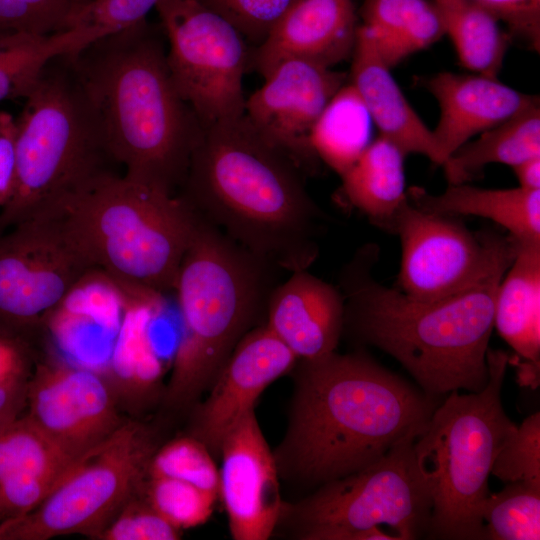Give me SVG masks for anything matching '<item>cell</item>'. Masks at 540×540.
Segmentation results:
<instances>
[{
	"label": "cell",
	"mask_w": 540,
	"mask_h": 540,
	"mask_svg": "<svg viewBox=\"0 0 540 540\" xmlns=\"http://www.w3.org/2000/svg\"><path fill=\"white\" fill-rule=\"evenodd\" d=\"M287 427L273 450L279 477L317 488L376 462L419 434L442 401L364 352L298 360Z\"/></svg>",
	"instance_id": "obj_1"
},
{
	"label": "cell",
	"mask_w": 540,
	"mask_h": 540,
	"mask_svg": "<svg viewBox=\"0 0 540 540\" xmlns=\"http://www.w3.org/2000/svg\"><path fill=\"white\" fill-rule=\"evenodd\" d=\"M304 175L243 115L201 127L177 195L239 246L291 273L317 259L327 220Z\"/></svg>",
	"instance_id": "obj_2"
},
{
	"label": "cell",
	"mask_w": 540,
	"mask_h": 540,
	"mask_svg": "<svg viewBox=\"0 0 540 540\" xmlns=\"http://www.w3.org/2000/svg\"><path fill=\"white\" fill-rule=\"evenodd\" d=\"M106 150L126 176L176 195L201 126L171 78L147 22L71 55Z\"/></svg>",
	"instance_id": "obj_3"
},
{
	"label": "cell",
	"mask_w": 540,
	"mask_h": 540,
	"mask_svg": "<svg viewBox=\"0 0 540 540\" xmlns=\"http://www.w3.org/2000/svg\"><path fill=\"white\" fill-rule=\"evenodd\" d=\"M375 256V246H364L342 269L343 335L392 356L428 395L481 391L489 380L487 353L502 278L444 299L418 300L373 278Z\"/></svg>",
	"instance_id": "obj_4"
},
{
	"label": "cell",
	"mask_w": 540,
	"mask_h": 540,
	"mask_svg": "<svg viewBox=\"0 0 540 540\" xmlns=\"http://www.w3.org/2000/svg\"><path fill=\"white\" fill-rule=\"evenodd\" d=\"M280 272L197 216L174 289L181 333L162 408L189 413L202 399L241 338L264 323Z\"/></svg>",
	"instance_id": "obj_5"
},
{
	"label": "cell",
	"mask_w": 540,
	"mask_h": 540,
	"mask_svg": "<svg viewBox=\"0 0 540 540\" xmlns=\"http://www.w3.org/2000/svg\"><path fill=\"white\" fill-rule=\"evenodd\" d=\"M53 210L95 270L141 294L174 291L197 222L180 196L108 172Z\"/></svg>",
	"instance_id": "obj_6"
},
{
	"label": "cell",
	"mask_w": 540,
	"mask_h": 540,
	"mask_svg": "<svg viewBox=\"0 0 540 540\" xmlns=\"http://www.w3.org/2000/svg\"><path fill=\"white\" fill-rule=\"evenodd\" d=\"M509 355L489 348V380L479 392L453 391L414 440L419 471L432 500L427 538L482 540V508L495 458L517 425L502 401Z\"/></svg>",
	"instance_id": "obj_7"
},
{
	"label": "cell",
	"mask_w": 540,
	"mask_h": 540,
	"mask_svg": "<svg viewBox=\"0 0 540 540\" xmlns=\"http://www.w3.org/2000/svg\"><path fill=\"white\" fill-rule=\"evenodd\" d=\"M71 55L45 67L16 118V180L0 209V233L112 172L108 162L114 161Z\"/></svg>",
	"instance_id": "obj_8"
},
{
	"label": "cell",
	"mask_w": 540,
	"mask_h": 540,
	"mask_svg": "<svg viewBox=\"0 0 540 540\" xmlns=\"http://www.w3.org/2000/svg\"><path fill=\"white\" fill-rule=\"evenodd\" d=\"M410 434L368 467L285 503L278 525L301 540H415L427 536L432 500Z\"/></svg>",
	"instance_id": "obj_9"
},
{
	"label": "cell",
	"mask_w": 540,
	"mask_h": 540,
	"mask_svg": "<svg viewBox=\"0 0 540 540\" xmlns=\"http://www.w3.org/2000/svg\"><path fill=\"white\" fill-rule=\"evenodd\" d=\"M158 429L127 419L76 459L46 499L28 514L0 524V540H47L82 534L98 538L121 508L142 492Z\"/></svg>",
	"instance_id": "obj_10"
},
{
	"label": "cell",
	"mask_w": 540,
	"mask_h": 540,
	"mask_svg": "<svg viewBox=\"0 0 540 540\" xmlns=\"http://www.w3.org/2000/svg\"><path fill=\"white\" fill-rule=\"evenodd\" d=\"M173 83L201 127L244 115L243 76L250 61L245 38L196 0H159Z\"/></svg>",
	"instance_id": "obj_11"
},
{
	"label": "cell",
	"mask_w": 540,
	"mask_h": 540,
	"mask_svg": "<svg viewBox=\"0 0 540 540\" xmlns=\"http://www.w3.org/2000/svg\"><path fill=\"white\" fill-rule=\"evenodd\" d=\"M390 229L401 243L397 288L425 301L501 279L517 246L511 236L472 232L449 216L425 211L408 199Z\"/></svg>",
	"instance_id": "obj_12"
},
{
	"label": "cell",
	"mask_w": 540,
	"mask_h": 540,
	"mask_svg": "<svg viewBox=\"0 0 540 540\" xmlns=\"http://www.w3.org/2000/svg\"><path fill=\"white\" fill-rule=\"evenodd\" d=\"M92 270L54 210L0 233V328L20 336L42 326Z\"/></svg>",
	"instance_id": "obj_13"
},
{
	"label": "cell",
	"mask_w": 540,
	"mask_h": 540,
	"mask_svg": "<svg viewBox=\"0 0 540 540\" xmlns=\"http://www.w3.org/2000/svg\"><path fill=\"white\" fill-rule=\"evenodd\" d=\"M27 417L76 460L126 420L105 376L64 361L37 364L28 382Z\"/></svg>",
	"instance_id": "obj_14"
},
{
	"label": "cell",
	"mask_w": 540,
	"mask_h": 540,
	"mask_svg": "<svg viewBox=\"0 0 540 540\" xmlns=\"http://www.w3.org/2000/svg\"><path fill=\"white\" fill-rule=\"evenodd\" d=\"M263 79L264 84L246 98L244 115L266 141L310 174L319 161L311 147V130L346 83V75L310 61L290 59Z\"/></svg>",
	"instance_id": "obj_15"
},
{
	"label": "cell",
	"mask_w": 540,
	"mask_h": 540,
	"mask_svg": "<svg viewBox=\"0 0 540 540\" xmlns=\"http://www.w3.org/2000/svg\"><path fill=\"white\" fill-rule=\"evenodd\" d=\"M297 357L265 323L248 331L237 343L209 389L189 412L187 434L219 458L226 435L249 412L265 389L289 373Z\"/></svg>",
	"instance_id": "obj_16"
},
{
	"label": "cell",
	"mask_w": 540,
	"mask_h": 540,
	"mask_svg": "<svg viewBox=\"0 0 540 540\" xmlns=\"http://www.w3.org/2000/svg\"><path fill=\"white\" fill-rule=\"evenodd\" d=\"M219 497L234 540H266L277 529L283 501L280 477L255 410L226 435L220 448Z\"/></svg>",
	"instance_id": "obj_17"
},
{
	"label": "cell",
	"mask_w": 540,
	"mask_h": 540,
	"mask_svg": "<svg viewBox=\"0 0 540 540\" xmlns=\"http://www.w3.org/2000/svg\"><path fill=\"white\" fill-rule=\"evenodd\" d=\"M358 26L354 0H295L250 61L263 78L290 59L332 68L351 58Z\"/></svg>",
	"instance_id": "obj_18"
},
{
	"label": "cell",
	"mask_w": 540,
	"mask_h": 540,
	"mask_svg": "<svg viewBox=\"0 0 540 540\" xmlns=\"http://www.w3.org/2000/svg\"><path fill=\"white\" fill-rule=\"evenodd\" d=\"M421 84L439 105V121L432 134L442 165L472 137L539 106L537 96L475 73L440 72Z\"/></svg>",
	"instance_id": "obj_19"
},
{
	"label": "cell",
	"mask_w": 540,
	"mask_h": 540,
	"mask_svg": "<svg viewBox=\"0 0 540 540\" xmlns=\"http://www.w3.org/2000/svg\"><path fill=\"white\" fill-rule=\"evenodd\" d=\"M264 323L298 360L323 357L343 336V296L308 269L291 272L271 291Z\"/></svg>",
	"instance_id": "obj_20"
},
{
	"label": "cell",
	"mask_w": 540,
	"mask_h": 540,
	"mask_svg": "<svg viewBox=\"0 0 540 540\" xmlns=\"http://www.w3.org/2000/svg\"><path fill=\"white\" fill-rule=\"evenodd\" d=\"M349 82L354 86L379 135L390 140L407 156L420 154L442 165L432 130L406 99L375 45L360 24L351 55Z\"/></svg>",
	"instance_id": "obj_21"
},
{
	"label": "cell",
	"mask_w": 540,
	"mask_h": 540,
	"mask_svg": "<svg viewBox=\"0 0 540 540\" xmlns=\"http://www.w3.org/2000/svg\"><path fill=\"white\" fill-rule=\"evenodd\" d=\"M415 206L435 214L470 215L489 219L521 242H540V190L521 187L488 189L466 183L449 184L440 194L413 187L407 191Z\"/></svg>",
	"instance_id": "obj_22"
},
{
	"label": "cell",
	"mask_w": 540,
	"mask_h": 540,
	"mask_svg": "<svg viewBox=\"0 0 540 540\" xmlns=\"http://www.w3.org/2000/svg\"><path fill=\"white\" fill-rule=\"evenodd\" d=\"M516 242L496 290L494 328L523 363L539 367L540 242Z\"/></svg>",
	"instance_id": "obj_23"
},
{
	"label": "cell",
	"mask_w": 540,
	"mask_h": 540,
	"mask_svg": "<svg viewBox=\"0 0 540 540\" xmlns=\"http://www.w3.org/2000/svg\"><path fill=\"white\" fill-rule=\"evenodd\" d=\"M405 157L398 146L378 135L340 176L343 195L351 206L388 229L408 199Z\"/></svg>",
	"instance_id": "obj_24"
},
{
	"label": "cell",
	"mask_w": 540,
	"mask_h": 540,
	"mask_svg": "<svg viewBox=\"0 0 540 540\" xmlns=\"http://www.w3.org/2000/svg\"><path fill=\"white\" fill-rule=\"evenodd\" d=\"M129 317L106 377L121 411L139 416L161 405L164 395L162 365L147 332L152 310Z\"/></svg>",
	"instance_id": "obj_25"
},
{
	"label": "cell",
	"mask_w": 540,
	"mask_h": 540,
	"mask_svg": "<svg viewBox=\"0 0 540 540\" xmlns=\"http://www.w3.org/2000/svg\"><path fill=\"white\" fill-rule=\"evenodd\" d=\"M361 17L389 68L445 35L439 12L428 0H363Z\"/></svg>",
	"instance_id": "obj_26"
},
{
	"label": "cell",
	"mask_w": 540,
	"mask_h": 540,
	"mask_svg": "<svg viewBox=\"0 0 540 540\" xmlns=\"http://www.w3.org/2000/svg\"><path fill=\"white\" fill-rule=\"evenodd\" d=\"M540 156V108L533 107L468 141L443 163L449 184L466 183L490 164L511 168Z\"/></svg>",
	"instance_id": "obj_27"
},
{
	"label": "cell",
	"mask_w": 540,
	"mask_h": 540,
	"mask_svg": "<svg viewBox=\"0 0 540 540\" xmlns=\"http://www.w3.org/2000/svg\"><path fill=\"white\" fill-rule=\"evenodd\" d=\"M110 33L99 27L79 26L47 36L21 37L1 43L0 102L24 99L52 60L75 54Z\"/></svg>",
	"instance_id": "obj_28"
},
{
	"label": "cell",
	"mask_w": 540,
	"mask_h": 540,
	"mask_svg": "<svg viewBox=\"0 0 540 540\" xmlns=\"http://www.w3.org/2000/svg\"><path fill=\"white\" fill-rule=\"evenodd\" d=\"M463 67L498 78L510 44L500 21L474 0H433Z\"/></svg>",
	"instance_id": "obj_29"
},
{
	"label": "cell",
	"mask_w": 540,
	"mask_h": 540,
	"mask_svg": "<svg viewBox=\"0 0 540 540\" xmlns=\"http://www.w3.org/2000/svg\"><path fill=\"white\" fill-rule=\"evenodd\" d=\"M373 122L358 92L343 84L327 103L311 133V147L339 176L344 174L372 141Z\"/></svg>",
	"instance_id": "obj_30"
},
{
	"label": "cell",
	"mask_w": 540,
	"mask_h": 540,
	"mask_svg": "<svg viewBox=\"0 0 540 540\" xmlns=\"http://www.w3.org/2000/svg\"><path fill=\"white\" fill-rule=\"evenodd\" d=\"M482 540H539L540 485L515 481L489 494L482 508Z\"/></svg>",
	"instance_id": "obj_31"
},
{
	"label": "cell",
	"mask_w": 540,
	"mask_h": 540,
	"mask_svg": "<svg viewBox=\"0 0 540 540\" xmlns=\"http://www.w3.org/2000/svg\"><path fill=\"white\" fill-rule=\"evenodd\" d=\"M74 461L27 416L0 431V481L26 472L64 474Z\"/></svg>",
	"instance_id": "obj_32"
},
{
	"label": "cell",
	"mask_w": 540,
	"mask_h": 540,
	"mask_svg": "<svg viewBox=\"0 0 540 540\" xmlns=\"http://www.w3.org/2000/svg\"><path fill=\"white\" fill-rule=\"evenodd\" d=\"M143 493L149 504L181 531L207 522L219 497L183 480L153 476H147Z\"/></svg>",
	"instance_id": "obj_33"
},
{
	"label": "cell",
	"mask_w": 540,
	"mask_h": 540,
	"mask_svg": "<svg viewBox=\"0 0 540 540\" xmlns=\"http://www.w3.org/2000/svg\"><path fill=\"white\" fill-rule=\"evenodd\" d=\"M80 0H0V44L71 28Z\"/></svg>",
	"instance_id": "obj_34"
},
{
	"label": "cell",
	"mask_w": 540,
	"mask_h": 540,
	"mask_svg": "<svg viewBox=\"0 0 540 540\" xmlns=\"http://www.w3.org/2000/svg\"><path fill=\"white\" fill-rule=\"evenodd\" d=\"M215 460L201 441L186 434L161 443L150 460L147 476L183 480L219 496Z\"/></svg>",
	"instance_id": "obj_35"
},
{
	"label": "cell",
	"mask_w": 540,
	"mask_h": 540,
	"mask_svg": "<svg viewBox=\"0 0 540 540\" xmlns=\"http://www.w3.org/2000/svg\"><path fill=\"white\" fill-rule=\"evenodd\" d=\"M491 475L540 485V413L528 416L500 448Z\"/></svg>",
	"instance_id": "obj_36"
},
{
	"label": "cell",
	"mask_w": 540,
	"mask_h": 540,
	"mask_svg": "<svg viewBox=\"0 0 540 540\" xmlns=\"http://www.w3.org/2000/svg\"><path fill=\"white\" fill-rule=\"evenodd\" d=\"M181 530L163 518L143 491L133 496L102 530L101 540H177Z\"/></svg>",
	"instance_id": "obj_37"
},
{
	"label": "cell",
	"mask_w": 540,
	"mask_h": 540,
	"mask_svg": "<svg viewBox=\"0 0 540 540\" xmlns=\"http://www.w3.org/2000/svg\"><path fill=\"white\" fill-rule=\"evenodd\" d=\"M229 21L246 41L259 45L295 0H196Z\"/></svg>",
	"instance_id": "obj_38"
},
{
	"label": "cell",
	"mask_w": 540,
	"mask_h": 540,
	"mask_svg": "<svg viewBox=\"0 0 540 540\" xmlns=\"http://www.w3.org/2000/svg\"><path fill=\"white\" fill-rule=\"evenodd\" d=\"M65 474L26 472L1 480L0 524L20 518L37 508Z\"/></svg>",
	"instance_id": "obj_39"
},
{
	"label": "cell",
	"mask_w": 540,
	"mask_h": 540,
	"mask_svg": "<svg viewBox=\"0 0 540 540\" xmlns=\"http://www.w3.org/2000/svg\"><path fill=\"white\" fill-rule=\"evenodd\" d=\"M159 0H90L74 15L71 28L94 26L112 33L146 21Z\"/></svg>",
	"instance_id": "obj_40"
},
{
	"label": "cell",
	"mask_w": 540,
	"mask_h": 540,
	"mask_svg": "<svg viewBox=\"0 0 540 540\" xmlns=\"http://www.w3.org/2000/svg\"><path fill=\"white\" fill-rule=\"evenodd\" d=\"M508 27L529 48L540 47V0H474Z\"/></svg>",
	"instance_id": "obj_41"
},
{
	"label": "cell",
	"mask_w": 540,
	"mask_h": 540,
	"mask_svg": "<svg viewBox=\"0 0 540 540\" xmlns=\"http://www.w3.org/2000/svg\"><path fill=\"white\" fill-rule=\"evenodd\" d=\"M16 118L0 111V209L11 198L16 180Z\"/></svg>",
	"instance_id": "obj_42"
},
{
	"label": "cell",
	"mask_w": 540,
	"mask_h": 540,
	"mask_svg": "<svg viewBox=\"0 0 540 540\" xmlns=\"http://www.w3.org/2000/svg\"><path fill=\"white\" fill-rule=\"evenodd\" d=\"M28 382L27 373L0 381V431L17 420L27 403Z\"/></svg>",
	"instance_id": "obj_43"
},
{
	"label": "cell",
	"mask_w": 540,
	"mask_h": 540,
	"mask_svg": "<svg viewBox=\"0 0 540 540\" xmlns=\"http://www.w3.org/2000/svg\"><path fill=\"white\" fill-rule=\"evenodd\" d=\"M512 169L519 187L526 190H540V156L528 158Z\"/></svg>",
	"instance_id": "obj_44"
},
{
	"label": "cell",
	"mask_w": 540,
	"mask_h": 540,
	"mask_svg": "<svg viewBox=\"0 0 540 540\" xmlns=\"http://www.w3.org/2000/svg\"><path fill=\"white\" fill-rule=\"evenodd\" d=\"M83 4L90 1V0H80Z\"/></svg>",
	"instance_id": "obj_45"
}]
</instances>
